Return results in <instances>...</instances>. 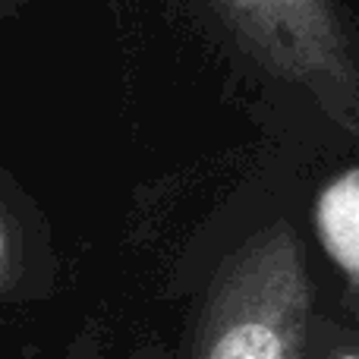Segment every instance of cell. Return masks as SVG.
<instances>
[{
    "instance_id": "obj_1",
    "label": "cell",
    "mask_w": 359,
    "mask_h": 359,
    "mask_svg": "<svg viewBox=\"0 0 359 359\" xmlns=\"http://www.w3.org/2000/svg\"><path fill=\"white\" fill-rule=\"evenodd\" d=\"M312 278L297 236L271 227L221 271L196 341V359H306Z\"/></svg>"
},
{
    "instance_id": "obj_2",
    "label": "cell",
    "mask_w": 359,
    "mask_h": 359,
    "mask_svg": "<svg viewBox=\"0 0 359 359\" xmlns=\"http://www.w3.org/2000/svg\"><path fill=\"white\" fill-rule=\"evenodd\" d=\"M265 69L309 88L344 117H359V73L331 0H211Z\"/></svg>"
},
{
    "instance_id": "obj_3",
    "label": "cell",
    "mask_w": 359,
    "mask_h": 359,
    "mask_svg": "<svg viewBox=\"0 0 359 359\" xmlns=\"http://www.w3.org/2000/svg\"><path fill=\"white\" fill-rule=\"evenodd\" d=\"M325 359H359V341L356 337H350V341H344L334 353H328Z\"/></svg>"
}]
</instances>
